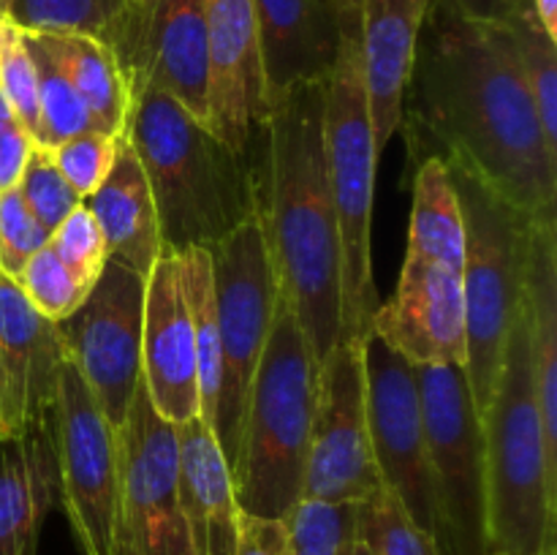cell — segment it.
Wrapping results in <instances>:
<instances>
[{
    "mask_svg": "<svg viewBox=\"0 0 557 555\" xmlns=\"http://www.w3.org/2000/svg\"><path fill=\"white\" fill-rule=\"evenodd\" d=\"M413 163L441 158L520 210L557 199L549 147L506 22H479L433 0L403 90L400 128Z\"/></svg>",
    "mask_w": 557,
    "mask_h": 555,
    "instance_id": "1",
    "label": "cell"
},
{
    "mask_svg": "<svg viewBox=\"0 0 557 555\" xmlns=\"http://www.w3.org/2000/svg\"><path fill=\"white\" fill-rule=\"evenodd\" d=\"M326 82L299 85L267 123L264 221L281 294L315 365L341 341V232L326 177Z\"/></svg>",
    "mask_w": 557,
    "mask_h": 555,
    "instance_id": "2",
    "label": "cell"
},
{
    "mask_svg": "<svg viewBox=\"0 0 557 555\" xmlns=\"http://www.w3.org/2000/svg\"><path fill=\"white\" fill-rule=\"evenodd\" d=\"M131 92L125 136L150 180L163 250L210 248L264 210L267 131L239 152L166 92Z\"/></svg>",
    "mask_w": 557,
    "mask_h": 555,
    "instance_id": "3",
    "label": "cell"
},
{
    "mask_svg": "<svg viewBox=\"0 0 557 555\" xmlns=\"http://www.w3.org/2000/svg\"><path fill=\"white\" fill-rule=\"evenodd\" d=\"M466 223L441 158L417 163L400 281L373 316V332L413 365L466 370Z\"/></svg>",
    "mask_w": 557,
    "mask_h": 555,
    "instance_id": "4",
    "label": "cell"
},
{
    "mask_svg": "<svg viewBox=\"0 0 557 555\" xmlns=\"http://www.w3.org/2000/svg\"><path fill=\"white\" fill-rule=\"evenodd\" d=\"M482 430L487 468V553H555L557 468L549 462L533 392L525 310H520L506 337L500 373Z\"/></svg>",
    "mask_w": 557,
    "mask_h": 555,
    "instance_id": "5",
    "label": "cell"
},
{
    "mask_svg": "<svg viewBox=\"0 0 557 555\" xmlns=\"http://www.w3.org/2000/svg\"><path fill=\"white\" fill-rule=\"evenodd\" d=\"M315 375L319 365L292 305L281 294L232 462L237 504L248 515L283 517L302 498Z\"/></svg>",
    "mask_w": 557,
    "mask_h": 555,
    "instance_id": "6",
    "label": "cell"
},
{
    "mask_svg": "<svg viewBox=\"0 0 557 555\" xmlns=\"http://www.w3.org/2000/svg\"><path fill=\"white\" fill-rule=\"evenodd\" d=\"M326 177L341 232V341L373 332L381 297L373 278V196L379 147L364 87L359 22L351 25L324 90Z\"/></svg>",
    "mask_w": 557,
    "mask_h": 555,
    "instance_id": "7",
    "label": "cell"
},
{
    "mask_svg": "<svg viewBox=\"0 0 557 555\" xmlns=\"http://www.w3.org/2000/svg\"><path fill=\"white\" fill-rule=\"evenodd\" d=\"M449 169L466 223V375L479 419L487 414L506 337L522 310L531 212L520 210L471 174Z\"/></svg>",
    "mask_w": 557,
    "mask_h": 555,
    "instance_id": "8",
    "label": "cell"
},
{
    "mask_svg": "<svg viewBox=\"0 0 557 555\" xmlns=\"http://www.w3.org/2000/svg\"><path fill=\"white\" fill-rule=\"evenodd\" d=\"M207 250H210L212 275H215L218 348H221V379H218L212 433L232 471L250 384H253L256 368L270 337L281 283H277L270 245H267L261 212L212 243Z\"/></svg>",
    "mask_w": 557,
    "mask_h": 555,
    "instance_id": "9",
    "label": "cell"
},
{
    "mask_svg": "<svg viewBox=\"0 0 557 555\" xmlns=\"http://www.w3.org/2000/svg\"><path fill=\"white\" fill-rule=\"evenodd\" d=\"M428 433L441 555L487 553L484 430L468 375L455 365H413Z\"/></svg>",
    "mask_w": 557,
    "mask_h": 555,
    "instance_id": "10",
    "label": "cell"
},
{
    "mask_svg": "<svg viewBox=\"0 0 557 555\" xmlns=\"http://www.w3.org/2000/svg\"><path fill=\"white\" fill-rule=\"evenodd\" d=\"M117 457L114 555H194L180 506L177 424L152 408L141 375L117 428Z\"/></svg>",
    "mask_w": 557,
    "mask_h": 555,
    "instance_id": "11",
    "label": "cell"
},
{
    "mask_svg": "<svg viewBox=\"0 0 557 555\" xmlns=\"http://www.w3.org/2000/svg\"><path fill=\"white\" fill-rule=\"evenodd\" d=\"M60 504L85 555H114L120 457L117 428L101 411L85 379L63 365L52 411Z\"/></svg>",
    "mask_w": 557,
    "mask_h": 555,
    "instance_id": "12",
    "label": "cell"
},
{
    "mask_svg": "<svg viewBox=\"0 0 557 555\" xmlns=\"http://www.w3.org/2000/svg\"><path fill=\"white\" fill-rule=\"evenodd\" d=\"M381 488L370 446L362 341H337L315 375L302 498L362 504Z\"/></svg>",
    "mask_w": 557,
    "mask_h": 555,
    "instance_id": "13",
    "label": "cell"
},
{
    "mask_svg": "<svg viewBox=\"0 0 557 555\" xmlns=\"http://www.w3.org/2000/svg\"><path fill=\"white\" fill-rule=\"evenodd\" d=\"M145 281L107 261L79 308L58 321L65 362L79 370L114 428L123 424L141 375Z\"/></svg>",
    "mask_w": 557,
    "mask_h": 555,
    "instance_id": "14",
    "label": "cell"
},
{
    "mask_svg": "<svg viewBox=\"0 0 557 555\" xmlns=\"http://www.w3.org/2000/svg\"><path fill=\"white\" fill-rule=\"evenodd\" d=\"M362 354L370 446L381 484L435 539L433 477L413 362L386 346L375 332L362 341Z\"/></svg>",
    "mask_w": 557,
    "mask_h": 555,
    "instance_id": "15",
    "label": "cell"
},
{
    "mask_svg": "<svg viewBox=\"0 0 557 555\" xmlns=\"http://www.w3.org/2000/svg\"><path fill=\"white\" fill-rule=\"evenodd\" d=\"M207 25V128L232 150H248L267 131L264 65L253 0H201Z\"/></svg>",
    "mask_w": 557,
    "mask_h": 555,
    "instance_id": "16",
    "label": "cell"
},
{
    "mask_svg": "<svg viewBox=\"0 0 557 555\" xmlns=\"http://www.w3.org/2000/svg\"><path fill=\"white\" fill-rule=\"evenodd\" d=\"M141 384L172 424L199 417V362L180 254L161 250L145 281Z\"/></svg>",
    "mask_w": 557,
    "mask_h": 555,
    "instance_id": "17",
    "label": "cell"
},
{
    "mask_svg": "<svg viewBox=\"0 0 557 555\" xmlns=\"http://www.w3.org/2000/svg\"><path fill=\"white\" fill-rule=\"evenodd\" d=\"M131 90L150 85L207 125V25L201 0H150L136 9L128 47L120 54Z\"/></svg>",
    "mask_w": 557,
    "mask_h": 555,
    "instance_id": "18",
    "label": "cell"
},
{
    "mask_svg": "<svg viewBox=\"0 0 557 555\" xmlns=\"http://www.w3.org/2000/svg\"><path fill=\"white\" fill-rule=\"evenodd\" d=\"M65 357L58 324L0 272V435H22L52 417Z\"/></svg>",
    "mask_w": 557,
    "mask_h": 555,
    "instance_id": "19",
    "label": "cell"
},
{
    "mask_svg": "<svg viewBox=\"0 0 557 555\" xmlns=\"http://www.w3.org/2000/svg\"><path fill=\"white\" fill-rule=\"evenodd\" d=\"M270 112L299 85L330 79L359 3L346 0H253Z\"/></svg>",
    "mask_w": 557,
    "mask_h": 555,
    "instance_id": "20",
    "label": "cell"
},
{
    "mask_svg": "<svg viewBox=\"0 0 557 555\" xmlns=\"http://www.w3.org/2000/svg\"><path fill=\"white\" fill-rule=\"evenodd\" d=\"M433 0H359V47L379 152L400 128L403 90Z\"/></svg>",
    "mask_w": 557,
    "mask_h": 555,
    "instance_id": "21",
    "label": "cell"
},
{
    "mask_svg": "<svg viewBox=\"0 0 557 555\" xmlns=\"http://www.w3.org/2000/svg\"><path fill=\"white\" fill-rule=\"evenodd\" d=\"M60 501L52 417L0 439V555H38L41 528Z\"/></svg>",
    "mask_w": 557,
    "mask_h": 555,
    "instance_id": "22",
    "label": "cell"
},
{
    "mask_svg": "<svg viewBox=\"0 0 557 555\" xmlns=\"http://www.w3.org/2000/svg\"><path fill=\"white\" fill-rule=\"evenodd\" d=\"M180 506L194 555H234L239 504L215 433L201 417L177 424Z\"/></svg>",
    "mask_w": 557,
    "mask_h": 555,
    "instance_id": "23",
    "label": "cell"
},
{
    "mask_svg": "<svg viewBox=\"0 0 557 555\" xmlns=\"http://www.w3.org/2000/svg\"><path fill=\"white\" fill-rule=\"evenodd\" d=\"M82 205L101 226L109 261L147 278L161 256L163 243L150 180L125 134L107 180L90 196H85Z\"/></svg>",
    "mask_w": 557,
    "mask_h": 555,
    "instance_id": "24",
    "label": "cell"
},
{
    "mask_svg": "<svg viewBox=\"0 0 557 555\" xmlns=\"http://www.w3.org/2000/svg\"><path fill=\"white\" fill-rule=\"evenodd\" d=\"M522 310L528 321L533 392L549 462L557 468V207L533 215L528 239Z\"/></svg>",
    "mask_w": 557,
    "mask_h": 555,
    "instance_id": "25",
    "label": "cell"
},
{
    "mask_svg": "<svg viewBox=\"0 0 557 555\" xmlns=\"http://www.w3.org/2000/svg\"><path fill=\"white\" fill-rule=\"evenodd\" d=\"M25 33V30H22ZM63 69L90 112L92 131L123 136L131 114V82L112 49L82 33H30Z\"/></svg>",
    "mask_w": 557,
    "mask_h": 555,
    "instance_id": "26",
    "label": "cell"
},
{
    "mask_svg": "<svg viewBox=\"0 0 557 555\" xmlns=\"http://www.w3.org/2000/svg\"><path fill=\"white\" fill-rule=\"evenodd\" d=\"M183 261L185 297L196 335V362H199V417L212 428L218 403V379H221V348H218V308L215 275L207 248H188L180 254Z\"/></svg>",
    "mask_w": 557,
    "mask_h": 555,
    "instance_id": "27",
    "label": "cell"
},
{
    "mask_svg": "<svg viewBox=\"0 0 557 555\" xmlns=\"http://www.w3.org/2000/svg\"><path fill=\"white\" fill-rule=\"evenodd\" d=\"M134 0H5L3 16L25 33H82L109 44Z\"/></svg>",
    "mask_w": 557,
    "mask_h": 555,
    "instance_id": "28",
    "label": "cell"
},
{
    "mask_svg": "<svg viewBox=\"0 0 557 555\" xmlns=\"http://www.w3.org/2000/svg\"><path fill=\"white\" fill-rule=\"evenodd\" d=\"M506 27H509L511 44L520 58L539 123H542L549 147L557 150V38L539 25L536 14L525 5L511 11Z\"/></svg>",
    "mask_w": 557,
    "mask_h": 555,
    "instance_id": "29",
    "label": "cell"
},
{
    "mask_svg": "<svg viewBox=\"0 0 557 555\" xmlns=\"http://www.w3.org/2000/svg\"><path fill=\"white\" fill-rule=\"evenodd\" d=\"M359 504L299 498L283 515L292 555H354Z\"/></svg>",
    "mask_w": 557,
    "mask_h": 555,
    "instance_id": "30",
    "label": "cell"
},
{
    "mask_svg": "<svg viewBox=\"0 0 557 555\" xmlns=\"http://www.w3.org/2000/svg\"><path fill=\"white\" fill-rule=\"evenodd\" d=\"M25 38L38 71V145L58 147L71 136L92 131L90 112L63 69L49 58L47 49L30 33H25Z\"/></svg>",
    "mask_w": 557,
    "mask_h": 555,
    "instance_id": "31",
    "label": "cell"
},
{
    "mask_svg": "<svg viewBox=\"0 0 557 555\" xmlns=\"http://www.w3.org/2000/svg\"><path fill=\"white\" fill-rule=\"evenodd\" d=\"M357 533L373 555H441L435 539L408 517L386 488L359 504Z\"/></svg>",
    "mask_w": 557,
    "mask_h": 555,
    "instance_id": "32",
    "label": "cell"
},
{
    "mask_svg": "<svg viewBox=\"0 0 557 555\" xmlns=\"http://www.w3.org/2000/svg\"><path fill=\"white\" fill-rule=\"evenodd\" d=\"M16 283L25 292V297L30 299L33 308L47 316L49 321H54V324L74 313L92 288L90 283L82 281L74 270L63 264V259L54 254L49 243L27 259Z\"/></svg>",
    "mask_w": 557,
    "mask_h": 555,
    "instance_id": "33",
    "label": "cell"
},
{
    "mask_svg": "<svg viewBox=\"0 0 557 555\" xmlns=\"http://www.w3.org/2000/svg\"><path fill=\"white\" fill-rule=\"evenodd\" d=\"M16 190H20L25 205L30 207L33 215L41 221V226L49 234L60 226V221L71 210H76L82 205V196L71 188L69 180L63 177V172L54 163L52 150L38 145V141L33 145L30 156H27Z\"/></svg>",
    "mask_w": 557,
    "mask_h": 555,
    "instance_id": "34",
    "label": "cell"
},
{
    "mask_svg": "<svg viewBox=\"0 0 557 555\" xmlns=\"http://www.w3.org/2000/svg\"><path fill=\"white\" fill-rule=\"evenodd\" d=\"M0 92L14 109L22 128L36 139L38 131V71L25 33L9 20L0 30Z\"/></svg>",
    "mask_w": 557,
    "mask_h": 555,
    "instance_id": "35",
    "label": "cell"
},
{
    "mask_svg": "<svg viewBox=\"0 0 557 555\" xmlns=\"http://www.w3.org/2000/svg\"><path fill=\"white\" fill-rule=\"evenodd\" d=\"M120 139L123 136L85 131V134H76L71 139L60 141L58 147H49V150H52L54 163L63 172V177L69 180L71 188L85 199L107 180L114 156H117Z\"/></svg>",
    "mask_w": 557,
    "mask_h": 555,
    "instance_id": "36",
    "label": "cell"
},
{
    "mask_svg": "<svg viewBox=\"0 0 557 555\" xmlns=\"http://www.w3.org/2000/svg\"><path fill=\"white\" fill-rule=\"evenodd\" d=\"M49 245L63 259V264L74 270L90 286L98 281L103 264L109 261L101 226H98L96 218H92V212L85 205L71 210L60 221V226L49 234Z\"/></svg>",
    "mask_w": 557,
    "mask_h": 555,
    "instance_id": "37",
    "label": "cell"
},
{
    "mask_svg": "<svg viewBox=\"0 0 557 555\" xmlns=\"http://www.w3.org/2000/svg\"><path fill=\"white\" fill-rule=\"evenodd\" d=\"M47 243L49 232L33 215L20 190H0V272L16 281L27 259Z\"/></svg>",
    "mask_w": 557,
    "mask_h": 555,
    "instance_id": "38",
    "label": "cell"
},
{
    "mask_svg": "<svg viewBox=\"0 0 557 555\" xmlns=\"http://www.w3.org/2000/svg\"><path fill=\"white\" fill-rule=\"evenodd\" d=\"M234 555H292L283 517H259L239 511Z\"/></svg>",
    "mask_w": 557,
    "mask_h": 555,
    "instance_id": "39",
    "label": "cell"
},
{
    "mask_svg": "<svg viewBox=\"0 0 557 555\" xmlns=\"http://www.w3.org/2000/svg\"><path fill=\"white\" fill-rule=\"evenodd\" d=\"M33 145L36 139L22 128V123H14L0 134V190L16 188Z\"/></svg>",
    "mask_w": 557,
    "mask_h": 555,
    "instance_id": "40",
    "label": "cell"
},
{
    "mask_svg": "<svg viewBox=\"0 0 557 555\" xmlns=\"http://www.w3.org/2000/svg\"><path fill=\"white\" fill-rule=\"evenodd\" d=\"M457 11L479 22H506L522 0H449Z\"/></svg>",
    "mask_w": 557,
    "mask_h": 555,
    "instance_id": "41",
    "label": "cell"
},
{
    "mask_svg": "<svg viewBox=\"0 0 557 555\" xmlns=\"http://www.w3.org/2000/svg\"><path fill=\"white\" fill-rule=\"evenodd\" d=\"M522 5H528L536 14L539 25L557 38V0H522Z\"/></svg>",
    "mask_w": 557,
    "mask_h": 555,
    "instance_id": "42",
    "label": "cell"
},
{
    "mask_svg": "<svg viewBox=\"0 0 557 555\" xmlns=\"http://www.w3.org/2000/svg\"><path fill=\"white\" fill-rule=\"evenodd\" d=\"M354 555H373V553H370V550H368V544H364L362 539H359V542H357V547H354Z\"/></svg>",
    "mask_w": 557,
    "mask_h": 555,
    "instance_id": "43",
    "label": "cell"
},
{
    "mask_svg": "<svg viewBox=\"0 0 557 555\" xmlns=\"http://www.w3.org/2000/svg\"><path fill=\"white\" fill-rule=\"evenodd\" d=\"M147 3H150V0H134V5H136V9H145Z\"/></svg>",
    "mask_w": 557,
    "mask_h": 555,
    "instance_id": "44",
    "label": "cell"
},
{
    "mask_svg": "<svg viewBox=\"0 0 557 555\" xmlns=\"http://www.w3.org/2000/svg\"><path fill=\"white\" fill-rule=\"evenodd\" d=\"M3 22H5V16H3V14H0V30H3Z\"/></svg>",
    "mask_w": 557,
    "mask_h": 555,
    "instance_id": "45",
    "label": "cell"
},
{
    "mask_svg": "<svg viewBox=\"0 0 557 555\" xmlns=\"http://www.w3.org/2000/svg\"><path fill=\"white\" fill-rule=\"evenodd\" d=\"M3 5H5V0H0V14H3Z\"/></svg>",
    "mask_w": 557,
    "mask_h": 555,
    "instance_id": "46",
    "label": "cell"
},
{
    "mask_svg": "<svg viewBox=\"0 0 557 555\" xmlns=\"http://www.w3.org/2000/svg\"><path fill=\"white\" fill-rule=\"evenodd\" d=\"M346 3H359V0H346Z\"/></svg>",
    "mask_w": 557,
    "mask_h": 555,
    "instance_id": "47",
    "label": "cell"
},
{
    "mask_svg": "<svg viewBox=\"0 0 557 555\" xmlns=\"http://www.w3.org/2000/svg\"><path fill=\"white\" fill-rule=\"evenodd\" d=\"M549 555H557V550H555V553H549Z\"/></svg>",
    "mask_w": 557,
    "mask_h": 555,
    "instance_id": "48",
    "label": "cell"
},
{
    "mask_svg": "<svg viewBox=\"0 0 557 555\" xmlns=\"http://www.w3.org/2000/svg\"><path fill=\"white\" fill-rule=\"evenodd\" d=\"M0 439H3V435H0Z\"/></svg>",
    "mask_w": 557,
    "mask_h": 555,
    "instance_id": "49",
    "label": "cell"
}]
</instances>
